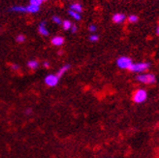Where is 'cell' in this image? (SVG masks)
Wrapping results in <instances>:
<instances>
[{
  "label": "cell",
  "instance_id": "obj_2",
  "mask_svg": "<svg viewBox=\"0 0 159 158\" xmlns=\"http://www.w3.org/2000/svg\"><path fill=\"white\" fill-rule=\"evenodd\" d=\"M136 81L144 83V85H153L155 83L157 79L156 76L152 73H143V74H138L136 76Z\"/></svg>",
  "mask_w": 159,
  "mask_h": 158
},
{
  "label": "cell",
  "instance_id": "obj_20",
  "mask_svg": "<svg viewBox=\"0 0 159 158\" xmlns=\"http://www.w3.org/2000/svg\"><path fill=\"white\" fill-rule=\"evenodd\" d=\"M52 22L54 23H56V24H62V19H61L60 17H58V16L52 17Z\"/></svg>",
  "mask_w": 159,
  "mask_h": 158
},
{
  "label": "cell",
  "instance_id": "obj_11",
  "mask_svg": "<svg viewBox=\"0 0 159 158\" xmlns=\"http://www.w3.org/2000/svg\"><path fill=\"white\" fill-rule=\"evenodd\" d=\"M10 11L15 13H26L25 6H13L10 8Z\"/></svg>",
  "mask_w": 159,
  "mask_h": 158
},
{
  "label": "cell",
  "instance_id": "obj_24",
  "mask_svg": "<svg viewBox=\"0 0 159 158\" xmlns=\"http://www.w3.org/2000/svg\"><path fill=\"white\" fill-rule=\"evenodd\" d=\"M32 113V110H31V109L30 108H28V109H26V110L25 111H24V113H25V115H30V113Z\"/></svg>",
  "mask_w": 159,
  "mask_h": 158
},
{
  "label": "cell",
  "instance_id": "obj_15",
  "mask_svg": "<svg viewBox=\"0 0 159 158\" xmlns=\"http://www.w3.org/2000/svg\"><path fill=\"white\" fill-rule=\"evenodd\" d=\"M72 25H73V23L70 21H67V19H66V21L62 22V27H63L64 30H70Z\"/></svg>",
  "mask_w": 159,
  "mask_h": 158
},
{
  "label": "cell",
  "instance_id": "obj_21",
  "mask_svg": "<svg viewBox=\"0 0 159 158\" xmlns=\"http://www.w3.org/2000/svg\"><path fill=\"white\" fill-rule=\"evenodd\" d=\"M88 31L91 33H94L95 31H97V26L95 24H90V25L88 26Z\"/></svg>",
  "mask_w": 159,
  "mask_h": 158
},
{
  "label": "cell",
  "instance_id": "obj_17",
  "mask_svg": "<svg viewBox=\"0 0 159 158\" xmlns=\"http://www.w3.org/2000/svg\"><path fill=\"white\" fill-rule=\"evenodd\" d=\"M99 40V36L97 35V34H91L90 36H89V41L92 42V43H95V42H98Z\"/></svg>",
  "mask_w": 159,
  "mask_h": 158
},
{
  "label": "cell",
  "instance_id": "obj_14",
  "mask_svg": "<svg viewBox=\"0 0 159 158\" xmlns=\"http://www.w3.org/2000/svg\"><path fill=\"white\" fill-rule=\"evenodd\" d=\"M68 14H69V16H71L74 19H76V21H78V22L82 19V16H81V14H80V13H77L75 11H72V10H69Z\"/></svg>",
  "mask_w": 159,
  "mask_h": 158
},
{
  "label": "cell",
  "instance_id": "obj_3",
  "mask_svg": "<svg viewBox=\"0 0 159 158\" xmlns=\"http://www.w3.org/2000/svg\"><path fill=\"white\" fill-rule=\"evenodd\" d=\"M150 68H151V64L148 62H137V63L133 62V64L131 65V67L129 68L128 71H130L132 73H136V74H143V73H147Z\"/></svg>",
  "mask_w": 159,
  "mask_h": 158
},
{
  "label": "cell",
  "instance_id": "obj_6",
  "mask_svg": "<svg viewBox=\"0 0 159 158\" xmlns=\"http://www.w3.org/2000/svg\"><path fill=\"white\" fill-rule=\"evenodd\" d=\"M125 15L122 14V13H116L115 15L113 16L112 19H113V22L117 23V24H119V23H122L124 21H125Z\"/></svg>",
  "mask_w": 159,
  "mask_h": 158
},
{
  "label": "cell",
  "instance_id": "obj_19",
  "mask_svg": "<svg viewBox=\"0 0 159 158\" xmlns=\"http://www.w3.org/2000/svg\"><path fill=\"white\" fill-rule=\"evenodd\" d=\"M43 3L42 0H29V4L35 5V6H41V4Z\"/></svg>",
  "mask_w": 159,
  "mask_h": 158
},
{
  "label": "cell",
  "instance_id": "obj_4",
  "mask_svg": "<svg viewBox=\"0 0 159 158\" xmlns=\"http://www.w3.org/2000/svg\"><path fill=\"white\" fill-rule=\"evenodd\" d=\"M116 64L119 69H122V70H129V68H130L133 64V60L129 56L122 55V56H119L117 59Z\"/></svg>",
  "mask_w": 159,
  "mask_h": 158
},
{
  "label": "cell",
  "instance_id": "obj_10",
  "mask_svg": "<svg viewBox=\"0 0 159 158\" xmlns=\"http://www.w3.org/2000/svg\"><path fill=\"white\" fill-rule=\"evenodd\" d=\"M26 7V13L27 14H36L40 11V7L39 6H35V5H31L29 4Z\"/></svg>",
  "mask_w": 159,
  "mask_h": 158
},
{
  "label": "cell",
  "instance_id": "obj_26",
  "mask_svg": "<svg viewBox=\"0 0 159 158\" xmlns=\"http://www.w3.org/2000/svg\"><path fill=\"white\" fill-rule=\"evenodd\" d=\"M156 34L159 36V25L157 26V28H156Z\"/></svg>",
  "mask_w": 159,
  "mask_h": 158
},
{
  "label": "cell",
  "instance_id": "obj_9",
  "mask_svg": "<svg viewBox=\"0 0 159 158\" xmlns=\"http://www.w3.org/2000/svg\"><path fill=\"white\" fill-rule=\"evenodd\" d=\"M70 68H71V65L70 64H65V65H63L59 70L57 71V73H56V76L60 79L64 74H65L68 70H70Z\"/></svg>",
  "mask_w": 159,
  "mask_h": 158
},
{
  "label": "cell",
  "instance_id": "obj_28",
  "mask_svg": "<svg viewBox=\"0 0 159 158\" xmlns=\"http://www.w3.org/2000/svg\"><path fill=\"white\" fill-rule=\"evenodd\" d=\"M108 158H113V157H108Z\"/></svg>",
  "mask_w": 159,
  "mask_h": 158
},
{
  "label": "cell",
  "instance_id": "obj_5",
  "mask_svg": "<svg viewBox=\"0 0 159 158\" xmlns=\"http://www.w3.org/2000/svg\"><path fill=\"white\" fill-rule=\"evenodd\" d=\"M59 80H60V79L56 76V74H49V75L45 77L44 82L45 85L49 87H54L58 85Z\"/></svg>",
  "mask_w": 159,
  "mask_h": 158
},
{
  "label": "cell",
  "instance_id": "obj_27",
  "mask_svg": "<svg viewBox=\"0 0 159 158\" xmlns=\"http://www.w3.org/2000/svg\"><path fill=\"white\" fill-rule=\"evenodd\" d=\"M42 1H43V2H45V1H48V0H42Z\"/></svg>",
  "mask_w": 159,
  "mask_h": 158
},
{
  "label": "cell",
  "instance_id": "obj_22",
  "mask_svg": "<svg viewBox=\"0 0 159 158\" xmlns=\"http://www.w3.org/2000/svg\"><path fill=\"white\" fill-rule=\"evenodd\" d=\"M11 68H12V70H14V71H18L19 69V66L18 65V64H12Z\"/></svg>",
  "mask_w": 159,
  "mask_h": 158
},
{
  "label": "cell",
  "instance_id": "obj_1",
  "mask_svg": "<svg viewBox=\"0 0 159 158\" xmlns=\"http://www.w3.org/2000/svg\"><path fill=\"white\" fill-rule=\"evenodd\" d=\"M148 98L147 91L144 88H138L137 90L134 91L133 95H132V101L134 104L140 105L145 103Z\"/></svg>",
  "mask_w": 159,
  "mask_h": 158
},
{
  "label": "cell",
  "instance_id": "obj_8",
  "mask_svg": "<svg viewBox=\"0 0 159 158\" xmlns=\"http://www.w3.org/2000/svg\"><path fill=\"white\" fill-rule=\"evenodd\" d=\"M64 44V38L62 36H54L52 39V45L56 47H60Z\"/></svg>",
  "mask_w": 159,
  "mask_h": 158
},
{
  "label": "cell",
  "instance_id": "obj_23",
  "mask_svg": "<svg viewBox=\"0 0 159 158\" xmlns=\"http://www.w3.org/2000/svg\"><path fill=\"white\" fill-rule=\"evenodd\" d=\"M70 30H71V32H72V33H76V32L78 31V27H77V25H75V24H73Z\"/></svg>",
  "mask_w": 159,
  "mask_h": 158
},
{
  "label": "cell",
  "instance_id": "obj_16",
  "mask_svg": "<svg viewBox=\"0 0 159 158\" xmlns=\"http://www.w3.org/2000/svg\"><path fill=\"white\" fill-rule=\"evenodd\" d=\"M138 21H139V18L136 15H130V16L128 17V22L130 23H136L138 22Z\"/></svg>",
  "mask_w": 159,
  "mask_h": 158
},
{
  "label": "cell",
  "instance_id": "obj_12",
  "mask_svg": "<svg viewBox=\"0 0 159 158\" xmlns=\"http://www.w3.org/2000/svg\"><path fill=\"white\" fill-rule=\"evenodd\" d=\"M70 10L81 14L83 12V6L80 3H73L70 5Z\"/></svg>",
  "mask_w": 159,
  "mask_h": 158
},
{
  "label": "cell",
  "instance_id": "obj_18",
  "mask_svg": "<svg viewBox=\"0 0 159 158\" xmlns=\"http://www.w3.org/2000/svg\"><path fill=\"white\" fill-rule=\"evenodd\" d=\"M16 41L18 43H23L25 41V36L23 35V34H19V35L16 37Z\"/></svg>",
  "mask_w": 159,
  "mask_h": 158
},
{
  "label": "cell",
  "instance_id": "obj_13",
  "mask_svg": "<svg viewBox=\"0 0 159 158\" xmlns=\"http://www.w3.org/2000/svg\"><path fill=\"white\" fill-rule=\"evenodd\" d=\"M27 67L29 69H31V70H36L39 67V62L35 60V59H31V60H29L27 62Z\"/></svg>",
  "mask_w": 159,
  "mask_h": 158
},
{
  "label": "cell",
  "instance_id": "obj_7",
  "mask_svg": "<svg viewBox=\"0 0 159 158\" xmlns=\"http://www.w3.org/2000/svg\"><path fill=\"white\" fill-rule=\"evenodd\" d=\"M38 31L39 33L41 34L42 36H49V30L47 29V26H46V22H41V23L39 24V26H38Z\"/></svg>",
  "mask_w": 159,
  "mask_h": 158
},
{
  "label": "cell",
  "instance_id": "obj_25",
  "mask_svg": "<svg viewBox=\"0 0 159 158\" xmlns=\"http://www.w3.org/2000/svg\"><path fill=\"white\" fill-rule=\"evenodd\" d=\"M43 66H44L45 68H49V61H44Z\"/></svg>",
  "mask_w": 159,
  "mask_h": 158
}]
</instances>
